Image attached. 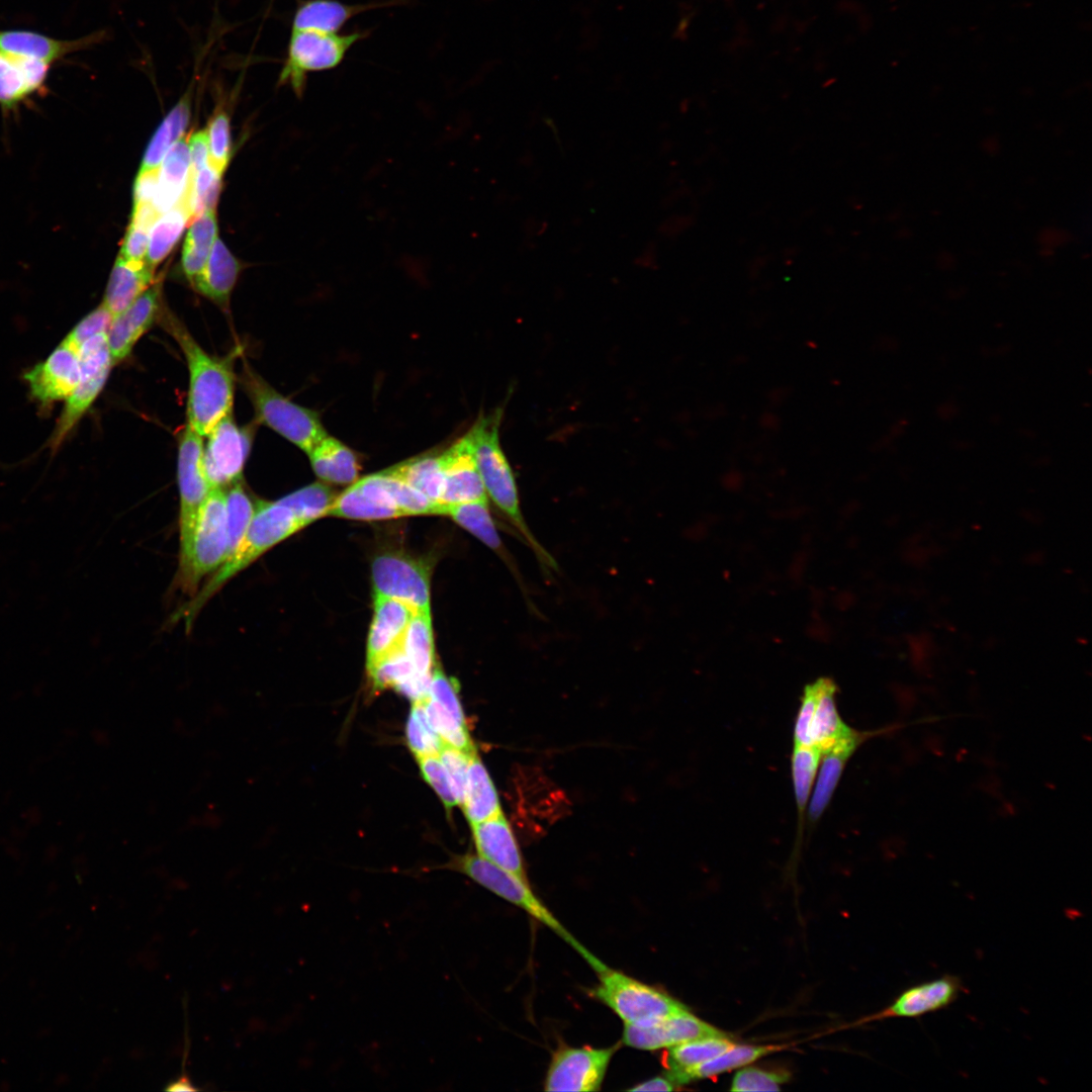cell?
Instances as JSON below:
<instances>
[{"mask_svg": "<svg viewBox=\"0 0 1092 1092\" xmlns=\"http://www.w3.org/2000/svg\"><path fill=\"white\" fill-rule=\"evenodd\" d=\"M81 376L67 403L51 439L55 449L79 422L103 389L113 366L106 334L97 335L84 342L78 350Z\"/></svg>", "mask_w": 1092, "mask_h": 1092, "instance_id": "8fae6325", "label": "cell"}, {"mask_svg": "<svg viewBox=\"0 0 1092 1092\" xmlns=\"http://www.w3.org/2000/svg\"><path fill=\"white\" fill-rule=\"evenodd\" d=\"M446 868L457 871L492 892L504 900L521 908L531 917L544 924L574 948L595 970L603 963L589 952L560 923L552 912L533 893L527 880L506 871L478 854L466 853L455 856Z\"/></svg>", "mask_w": 1092, "mask_h": 1092, "instance_id": "5b68a950", "label": "cell"}, {"mask_svg": "<svg viewBox=\"0 0 1092 1092\" xmlns=\"http://www.w3.org/2000/svg\"><path fill=\"white\" fill-rule=\"evenodd\" d=\"M619 1045L609 1048L561 1045L552 1055L544 1080L546 1091H599Z\"/></svg>", "mask_w": 1092, "mask_h": 1092, "instance_id": "4fadbf2b", "label": "cell"}, {"mask_svg": "<svg viewBox=\"0 0 1092 1092\" xmlns=\"http://www.w3.org/2000/svg\"><path fill=\"white\" fill-rule=\"evenodd\" d=\"M81 366L78 353L61 343L42 362L24 374L30 394L43 406L67 399L79 383Z\"/></svg>", "mask_w": 1092, "mask_h": 1092, "instance_id": "44dd1931", "label": "cell"}, {"mask_svg": "<svg viewBox=\"0 0 1092 1092\" xmlns=\"http://www.w3.org/2000/svg\"><path fill=\"white\" fill-rule=\"evenodd\" d=\"M154 281V269L145 261L116 259L106 286L103 304L114 316L126 308Z\"/></svg>", "mask_w": 1092, "mask_h": 1092, "instance_id": "4316f807", "label": "cell"}, {"mask_svg": "<svg viewBox=\"0 0 1092 1092\" xmlns=\"http://www.w3.org/2000/svg\"><path fill=\"white\" fill-rule=\"evenodd\" d=\"M596 973L599 984L593 996L614 1011L624 1024L649 1025L688 1009L665 992L606 965Z\"/></svg>", "mask_w": 1092, "mask_h": 1092, "instance_id": "8992f818", "label": "cell"}, {"mask_svg": "<svg viewBox=\"0 0 1092 1092\" xmlns=\"http://www.w3.org/2000/svg\"><path fill=\"white\" fill-rule=\"evenodd\" d=\"M162 283L152 284L126 308L112 317L106 332L112 364H118L132 351L138 341L161 314Z\"/></svg>", "mask_w": 1092, "mask_h": 1092, "instance_id": "e0dca14e", "label": "cell"}, {"mask_svg": "<svg viewBox=\"0 0 1092 1092\" xmlns=\"http://www.w3.org/2000/svg\"><path fill=\"white\" fill-rule=\"evenodd\" d=\"M190 173H196L209 164L208 136L206 129L193 132L188 140Z\"/></svg>", "mask_w": 1092, "mask_h": 1092, "instance_id": "f5cc1de1", "label": "cell"}, {"mask_svg": "<svg viewBox=\"0 0 1092 1092\" xmlns=\"http://www.w3.org/2000/svg\"><path fill=\"white\" fill-rule=\"evenodd\" d=\"M369 34L370 30L359 29L348 33L291 29L278 84L290 85L294 93L301 97L307 74L337 68L349 51Z\"/></svg>", "mask_w": 1092, "mask_h": 1092, "instance_id": "52a82bcc", "label": "cell"}, {"mask_svg": "<svg viewBox=\"0 0 1092 1092\" xmlns=\"http://www.w3.org/2000/svg\"><path fill=\"white\" fill-rule=\"evenodd\" d=\"M158 171L139 172L133 188V205L152 203L157 190Z\"/></svg>", "mask_w": 1092, "mask_h": 1092, "instance_id": "db71d44e", "label": "cell"}, {"mask_svg": "<svg viewBox=\"0 0 1092 1092\" xmlns=\"http://www.w3.org/2000/svg\"><path fill=\"white\" fill-rule=\"evenodd\" d=\"M441 456L444 481L440 506L488 500L467 433L442 451Z\"/></svg>", "mask_w": 1092, "mask_h": 1092, "instance_id": "ffe728a7", "label": "cell"}, {"mask_svg": "<svg viewBox=\"0 0 1092 1092\" xmlns=\"http://www.w3.org/2000/svg\"><path fill=\"white\" fill-rule=\"evenodd\" d=\"M190 220L192 216L184 196L178 204L158 217L150 232L145 259L153 269L169 255Z\"/></svg>", "mask_w": 1092, "mask_h": 1092, "instance_id": "74e56055", "label": "cell"}, {"mask_svg": "<svg viewBox=\"0 0 1092 1092\" xmlns=\"http://www.w3.org/2000/svg\"><path fill=\"white\" fill-rule=\"evenodd\" d=\"M417 760L424 780L434 789L444 807L450 811L458 806L452 781L439 754L421 756Z\"/></svg>", "mask_w": 1092, "mask_h": 1092, "instance_id": "bcb514c9", "label": "cell"}, {"mask_svg": "<svg viewBox=\"0 0 1092 1092\" xmlns=\"http://www.w3.org/2000/svg\"><path fill=\"white\" fill-rule=\"evenodd\" d=\"M502 416V408L480 416L467 431L477 468L487 497L531 548L543 568L551 571L557 568L555 560L536 539L522 514L515 474L499 441Z\"/></svg>", "mask_w": 1092, "mask_h": 1092, "instance_id": "7a4b0ae2", "label": "cell"}, {"mask_svg": "<svg viewBox=\"0 0 1092 1092\" xmlns=\"http://www.w3.org/2000/svg\"><path fill=\"white\" fill-rule=\"evenodd\" d=\"M380 521L404 517L394 498L388 474L382 470L358 478L338 493L327 517Z\"/></svg>", "mask_w": 1092, "mask_h": 1092, "instance_id": "9a60e30c", "label": "cell"}, {"mask_svg": "<svg viewBox=\"0 0 1092 1092\" xmlns=\"http://www.w3.org/2000/svg\"><path fill=\"white\" fill-rule=\"evenodd\" d=\"M401 650L418 674L431 678L436 660L430 610L418 611L415 614L405 633Z\"/></svg>", "mask_w": 1092, "mask_h": 1092, "instance_id": "f35d334b", "label": "cell"}, {"mask_svg": "<svg viewBox=\"0 0 1092 1092\" xmlns=\"http://www.w3.org/2000/svg\"><path fill=\"white\" fill-rule=\"evenodd\" d=\"M441 515L450 517L488 548L497 553L510 566V555L503 545L490 515L488 500H476L441 506Z\"/></svg>", "mask_w": 1092, "mask_h": 1092, "instance_id": "e575fe53", "label": "cell"}, {"mask_svg": "<svg viewBox=\"0 0 1092 1092\" xmlns=\"http://www.w3.org/2000/svg\"><path fill=\"white\" fill-rule=\"evenodd\" d=\"M190 179L188 143L183 136L167 153L158 171V183L152 204L160 213L174 207L184 196Z\"/></svg>", "mask_w": 1092, "mask_h": 1092, "instance_id": "f1b7e54d", "label": "cell"}, {"mask_svg": "<svg viewBox=\"0 0 1092 1092\" xmlns=\"http://www.w3.org/2000/svg\"><path fill=\"white\" fill-rule=\"evenodd\" d=\"M163 326L182 350L189 371L187 425L202 437L233 412L235 372L232 357L206 353L173 314H163Z\"/></svg>", "mask_w": 1092, "mask_h": 1092, "instance_id": "6da1fadb", "label": "cell"}, {"mask_svg": "<svg viewBox=\"0 0 1092 1092\" xmlns=\"http://www.w3.org/2000/svg\"><path fill=\"white\" fill-rule=\"evenodd\" d=\"M818 698L812 722L813 745L823 754L840 740L856 732L840 718L836 703V686L829 678H819Z\"/></svg>", "mask_w": 1092, "mask_h": 1092, "instance_id": "d6a6232c", "label": "cell"}, {"mask_svg": "<svg viewBox=\"0 0 1092 1092\" xmlns=\"http://www.w3.org/2000/svg\"><path fill=\"white\" fill-rule=\"evenodd\" d=\"M51 65L0 52V106L15 109L46 85Z\"/></svg>", "mask_w": 1092, "mask_h": 1092, "instance_id": "d4e9b609", "label": "cell"}, {"mask_svg": "<svg viewBox=\"0 0 1092 1092\" xmlns=\"http://www.w3.org/2000/svg\"><path fill=\"white\" fill-rule=\"evenodd\" d=\"M790 1074L786 1071H768L755 1067H746L732 1079L731 1091H779L781 1085L788 1082Z\"/></svg>", "mask_w": 1092, "mask_h": 1092, "instance_id": "7dc6e473", "label": "cell"}, {"mask_svg": "<svg viewBox=\"0 0 1092 1092\" xmlns=\"http://www.w3.org/2000/svg\"><path fill=\"white\" fill-rule=\"evenodd\" d=\"M406 2L407 0H384L350 4L340 0H303L293 13L291 29L337 33L358 14L404 5Z\"/></svg>", "mask_w": 1092, "mask_h": 1092, "instance_id": "603a6c76", "label": "cell"}, {"mask_svg": "<svg viewBox=\"0 0 1092 1092\" xmlns=\"http://www.w3.org/2000/svg\"><path fill=\"white\" fill-rule=\"evenodd\" d=\"M385 470L438 504L444 481L441 452L424 453Z\"/></svg>", "mask_w": 1092, "mask_h": 1092, "instance_id": "8d00e7d4", "label": "cell"}, {"mask_svg": "<svg viewBox=\"0 0 1092 1092\" xmlns=\"http://www.w3.org/2000/svg\"><path fill=\"white\" fill-rule=\"evenodd\" d=\"M471 828L479 856L527 880L520 848L503 812Z\"/></svg>", "mask_w": 1092, "mask_h": 1092, "instance_id": "484cf974", "label": "cell"}, {"mask_svg": "<svg viewBox=\"0 0 1092 1092\" xmlns=\"http://www.w3.org/2000/svg\"><path fill=\"white\" fill-rule=\"evenodd\" d=\"M203 437L186 425L178 436L177 478L180 496L179 570L187 562L199 510L211 489L203 468Z\"/></svg>", "mask_w": 1092, "mask_h": 1092, "instance_id": "9c48e42d", "label": "cell"}, {"mask_svg": "<svg viewBox=\"0 0 1092 1092\" xmlns=\"http://www.w3.org/2000/svg\"><path fill=\"white\" fill-rule=\"evenodd\" d=\"M963 990L960 977L944 974L904 989L891 1004L867 1020L918 1018L948 1007Z\"/></svg>", "mask_w": 1092, "mask_h": 1092, "instance_id": "d6986e66", "label": "cell"}, {"mask_svg": "<svg viewBox=\"0 0 1092 1092\" xmlns=\"http://www.w3.org/2000/svg\"><path fill=\"white\" fill-rule=\"evenodd\" d=\"M193 82L165 116L145 152L140 172L158 170L169 150L183 138L189 123Z\"/></svg>", "mask_w": 1092, "mask_h": 1092, "instance_id": "1f68e13d", "label": "cell"}, {"mask_svg": "<svg viewBox=\"0 0 1092 1092\" xmlns=\"http://www.w3.org/2000/svg\"><path fill=\"white\" fill-rule=\"evenodd\" d=\"M240 382L253 404L256 422L269 427L304 453L328 435L315 411L282 395L247 363Z\"/></svg>", "mask_w": 1092, "mask_h": 1092, "instance_id": "277c9868", "label": "cell"}, {"mask_svg": "<svg viewBox=\"0 0 1092 1092\" xmlns=\"http://www.w3.org/2000/svg\"><path fill=\"white\" fill-rule=\"evenodd\" d=\"M675 1084L665 1075L656 1076L629 1088V1091H672Z\"/></svg>", "mask_w": 1092, "mask_h": 1092, "instance_id": "11a10c76", "label": "cell"}, {"mask_svg": "<svg viewBox=\"0 0 1092 1092\" xmlns=\"http://www.w3.org/2000/svg\"><path fill=\"white\" fill-rule=\"evenodd\" d=\"M151 229L130 223L122 241L119 256L134 261H145Z\"/></svg>", "mask_w": 1092, "mask_h": 1092, "instance_id": "816d5d0a", "label": "cell"}, {"mask_svg": "<svg viewBox=\"0 0 1092 1092\" xmlns=\"http://www.w3.org/2000/svg\"><path fill=\"white\" fill-rule=\"evenodd\" d=\"M337 495L338 492L329 483L316 481L282 496L280 500L307 527L327 517Z\"/></svg>", "mask_w": 1092, "mask_h": 1092, "instance_id": "60d3db41", "label": "cell"}, {"mask_svg": "<svg viewBox=\"0 0 1092 1092\" xmlns=\"http://www.w3.org/2000/svg\"><path fill=\"white\" fill-rule=\"evenodd\" d=\"M899 726H890L877 731H858L844 738L825 751L813 796L809 805V818L817 821L827 805L840 780L841 774L851 755L867 740L881 734L897 729Z\"/></svg>", "mask_w": 1092, "mask_h": 1092, "instance_id": "cb8c5ba5", "label": "cell"}, {"mask_svg": "<svg viewBox=\"0 0 1092 1092\" xmlns=\"http://www.w3.org/2000/svg\"><path fill=\"white\" fill-rule=\"evenodd\" d=\"M226 557L230 558L246 535L255 512V504L241 481L225 489ZM224 560V561H225Z\"/></svg>", "mask_w": 1092, "mask_h": 1092, "instance_id": "b9f144b4", "label": "cell"}, {"mask_svg": "<svg viewBox=\"0 0 1092 1092\" xmlns=\"http://www.w3.org/2000/svg\"><path fill=\"white\" fill-rule=\"evenodd\" d=\"M209 165L219 174H223L231 157V126L228 112L217 107L211 116L208 127Z\"/></svg>", "mask_w": 1092, "mask_h": 1092, "instance_id": "f6af8a7d", "label": "cell"}, {"mask_svg": "<svg viewBox=\"0 0 1092 1092\" xmlns=\"http://www.w3.org/2000/svg\"><path fill=\"white\" fill-rule=\"evenodd\" d=\"M224 489L211 488L199 510L186 565L177 574V583L184 593H195L202 577L213 573L225 560Z\"/></svg>", "mask_w": 1092, "mask_h": 1092, "instance_id": "ba28073f", "label": "cell"}, {"mask_svg": "<svg viewBox=\"0 0 1092 1092\" xmlns=\"http://www.w3.org/2000/svg\"><path fill=\"white\" fill-rule=\"evenodd\" d=\"M418 612L408 604L373 595V616L367 638L366 669L402 647L410 623Z\"/></svg>", "mask_w": 1092, "mask_h": 1092, "instance_id": "ac0fdd59", "label": "cell"}, {"mask_svg": "<svg viewBox=\"0 0 1092 1092\" xmlns=\"http://www.w3.org/2000/svg\"><path fill=\"white\" fill-rule=\"evenodd\" d=\"M254 434L255 426L239 427L232 412L205 436L203 468L211 488H226L242 480Z\"/></svg>", "mask_w": 1092, "mask_h": 1092, "instance_id": "30bf717a", "label": "cell"}, {"mask_svg": "<svg viewBox=\"0 0 1092 1092\" xmlns=\"http://www.w3.org/2000/svg\"><path fill=\"white\" fill-rule=\"evenodd\" d=\"M305 528L294 512L280 498L258 500L248 531L241 544L183 608L177 619L184 618L190 628L204 605L234 576L249 567L268 550Z\"/></svg>", "mask_w": 1092, "mask_h": 1092, "instance_id": "3957f363", "label": "cell"}, {"mask_svg": "<svg viewBox=\"0 0 1092 1092\" xmlns=\"http://www.w3.org/2000/svg\"><path fill=\"white\" fill-rule=\"evenodd\" d=\"M461 806L470 825L502 813L497 792L477 752L469 758Z\"/></svg>", "mask_w": 1092, "mask_h": 1092, "instance_id": "4dcf8cb0", "label": "cell"}, {"mask_svg": "<svg viewBox=\"0 0 1092 1092\" xmlns=\"http://www.w3.org/2000/svg\"><path fill=\"white\" fill-rule=\"evenodd\" d=\"M779 1050L775 1045L733 1044L731 1048L692 1069L664 1074L675 1086L686 1085L699 1079H706L718 1074L744 1067L755 1060Z\"/></svg>", "mask_w": 1092, "mask_h": 1092, "instance_id": "d590c367", "label": "cell"}, {"mask_svg": "<svg viewBox=\"0 0 1092 1092\" xmlns=\"http://www.w3.org/2000/svg\"><path fill=\"white\" fill-rule=\"evenodd\" d=\"M471 755L446 744L443 745L439 752V756L452 781L459 806L462 805L464 799L467 766Z\"/></svg>", "mask_w": 1092, "mask_h": 1092, "instance_id": "f907efd6", "label": "cell"}, {"mask_svg": "<svg viewBox=\"0 0 1092 1092\" xmlns=\"http://www.w3.org/2000/svg\"><path fill=\"white\" fill-rule=\"evenodd\" d=\"M711 1036L728 1035L686 1009L649 1025L624 1024L622 1042L638 1050L656 1051Z\"/></svg>", "mask_w": 1092, "mask_h": 1092, "instance_id": "2e32d148", "label": "cell"}, {"mask_svg": "<svg viewBox=\"0 0 1092 1092\" xmlns=\"http://www.w3.org/2000/svg\"><path fill=\"white\" fill-rule=\"evenodd\" d=\"M405 740L416 758L438 755L444 745L428 720L423 700L413 702L405 725Z\"/></svg>", "mask_w": 1092, "mask_h": 1092, "instance_id": "7bdbcfd3", "label": "cell"}, {"mask_svg": "<svg viewBox=\"0 0 1092 1092\" xmlns=\"http://www.w3.org/2000/svg\"><path fill=\"white\" fill-rule=\"evenodd\" d=\"M105 30L76 39H58L26 29H0V52L53 66L67 56L94 47L106 37Z\"/></svg>", "mask_w": 1092, "mask_h": 1092, "instance_id": "7402d4cb", "label": "cell"}, {"mask_svg": "<svg viewBox=\"0 0 1092 1092\" xmlns=\"http://www.w3.org/2000/svg\"><path fill=\"white\" fill-rule=\"evenodd\" d=\"M430 565L400 552H383L371 564L373 595L430 610Z\"/></svg>", "mask_w": 1092, "mask_h": 1092, "instance_id": "7c38bea8", "label": "cell"}, {"mask_svg": "<svg viewBox=\"0 0 1092 1092\" xmlns=\"http://www.w3.org/2000/svg\"><path fill=\"white\" fill-rule=\"evenodd\" d=\"M821 755V751L815 746L794 747L792 774L796 804L801 816L807 805Z\"/></svg>", "mask_w": 1092, "mask_h": 1092, "instance_id": "ee69618b", "label": "cell"}, {"mask_svg": "<svg viewBox=\"0 0 1092 1092\" xmlns=\"http://www.w3.org/2000/svg\"><path fill=\"white\" fill-rule=\"evenodd\" d=\"M216 239L215 209H206L191 221L182 249V270L192 285L202 274Z\"/></svg>", "mask_w": 1092, "mask_h": 1092, "instance_id": "836d02e7", "label": "cell"}, {"mask_svg": "<svg viewBox=\"0 0 1092 1092\" xmlns=\"http://www.w3.org/2000/svg\"><path fill=\"white\" fill-rule=\"evenodd\" d=\"M314 474L329 484H351L361 470L356 453L346 444L327 435L307 454Z\"/></svg>", "mask_w": 1092, "mask_h": 1092, "instance_id": "83f0119b", "label": "cell"}, {"mask_svg": "<svg viewBox=\"0 0 1092 1092\" xmlns=\"http://www.w3.org/2000/svg\"><path fill=\"white\" fill-rule=\"evenodd\" d=\"M818 698L817 680L804 690L794 729L795 746H814L811 728Z\"/></svg>", "mask_w": 1092, "mask_h": 1092, "instance_id": "681fc988", "label": "cell"}, {"mask_svg": "<svg viewBox=\"0 0 1092 1092\" xmlns=\"http://www.w3.org/2000/svg\"><path fill=\"white\" fill-rule=\"evenodd\" d=\"M734 1044L728 1036H711L686 1041L666 1049L663 1065L666 1074L692 1069L722 1054Z\"/></svg>", "mask_w": 1092, "mask_h": 1092, "instance_id": "ab89813d", "label": "cell"}, {"mask_svg": "<svg viewBox=\"0 0 1092 1092\" xmlns=\"http://www.w3.org/2000/svg\"><path fill=\"white\" fill-rule=\"evenodd\" d=\"M241 264L221 240L216 239L206 266L193 287L221 307L229 305Z\"/></svg>", "mask_w": 1092, "mask_h": 1092, "instance_id": "f546056e", "label": "cell"}, {"mask_svg": "<svg viewBox=\"0 0 1092 1092\" xmlns=\"http://www.w3.org/2000/svg\"><path fill=\"white\" fill-rule=\"evenodd\" d=\"M112 317L111 312L101 303L82 318L62 343L78 352L81 345L87 340L100 334H106Z\"/></svg>", "mask_w": 1092, "mask_h": 1092, "instance_id": "c3c4849f", "label": "cell"}, {"mask_svg": "<svg viewBox=\"0 0 1092 1092\" xmlns=\"http://www.w3.org/2000/svg\"><path fill=\"white\" fill-rule=\"evenodd\" d=\"M428 720L444 744L468 754L477 752L459 698V684L434 667L428 696L423 700Z\"/></svg>", "mask_w": 1092, "mask_h": 1092, "instance_id": "5bb4252c", "label": "cell"}]
</instances>
